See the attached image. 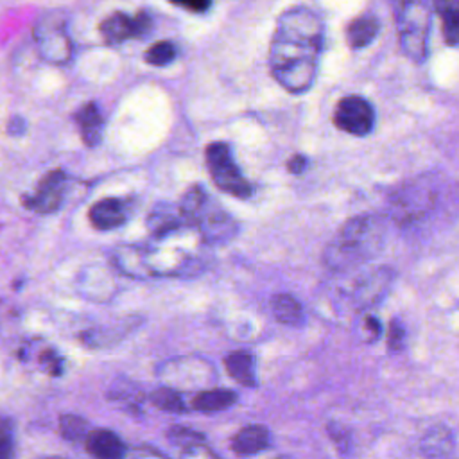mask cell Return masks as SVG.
<instances>
[{
    "instance_id": "cell-1",
    "label": "cell",
    "mask_w": 459,
    "mask_h": 459,
    "mask_svg": "<svg viewBox=\"0 0 459 459\" xmlns=\"http://www.w3.org/2000/svg\"><path fill=\"white\" fill-rule=\"evenodd\" d=\"M325 43L323 16L307 5L285 9L269 48L273 77L290 93H305L316 81Z\"/></svg>"
},
{
    "instance_id": "cell-2",
    "label": "cell",
    "mask_w": 459,
    "mask_h": 459,
    "mask_svg": "<svg viewBox=\"0 0 459 459\" xmlns=\"http://www.w3.org/2000/svg\"><path fill=\"white\" fill-rule=\"evenodd\" d=\"M385 237L387 224L382 215H353L326 244L323 264L328 271L333 273H346L360 267L382 251Z\"/></svg>"
},
{
    "instance_id": "cell-3",
    "label": "cell",
    "mask_w": 459,
    "mask_h": 459,
    "mask_svg": "<svg viewBox=\"0 0 459 459\" xmlns=\"http://www.w3.org/2000/svg\"><path fill=\"white\" fill-rule=\"evenodd\" d=\"M430 5L421 0H403L394 4V23L398 45L407 59L416 65L425 63L429 56Z\"/></svg>"
},
{
    "instance_id": "cell-4",
    "label": "cell",
    "mask_w": 459,
    "mask_h": 459,
    "mask_svg": "<svg viewBox=\"0 0 459 459\" xmlns=\"http://www.w3.org/2000/svg\"><path fill=\"white\" fill-rule=\"evenodd\" d=\"M206 165L212 179L222 192L235 197H249L253 188L249 181L240 174L238 167L231 158V149L224 142H213L206 147Z\"/></svg>"
},
{
    "instance_id": "cell-5",
    "label": "cell",
    "mask_w": 459,
    "mask_h": 459,
    "mask_svg": "<svg viewBox=\"0 0 459 459\" xmlns=\"http://www.w3.org/2000/svg\"><path fill=\"white\" fill-rule=\"evenodd\" d=\"M333 124L348 134L366 136L375 127V109L364 97L346 95L333 109Z\"/></svg>"
},
{
    "instance_id": "cell-6",
    "label": "cell",
    "mask_w": 459,
    "mask_h": 459,
    "mask_svg": "<svg viewBox=\"0 0 459 459\" xmlns=\"http://www.w3.org/2000/svg\"><path fill=\"white\" fill-rule=\"evenodd\" d=\"M66 176L63 170L48 172L34 190L32 195L23 197V204L36 213H52L63 204Z\"/></svg>"
},
{
    "instance_id": "cell-7",
    "label": "cell",
    "mask_w": 459,
    "mask_h": 459,
    "mask_svg": "<svg viewBox=\"0 0 459 459\" xmlns=\"http://www.w3.org/2000/svg\"><path fill=\"white\" fill-rule=\"evenodd\" d=\"M434 199V194L429 185H407L400 188L391 204H393V217L396 221H412L420 213H425L430 206V201Z\"/></svg>"
},
{
    "instance_id": "cell-8",
    "label": "cell",
    "mask_w": 459,
    "mask_h": 459,
    "mask_svg": "<svg viewBox=\"0 0 459 459\" xmlns=\"http://www.w3.org/2000/svg\"><path fill=\"white\" fill-rule=\"evenodd\" d=\"M147 29H149V20L145 14H138L136 18H131L124 13H115L100 23V34L111 45L122 43L134 36H142Z\"/></svg>"
},
{
    "instance_id": "cell-9",
    "label": "cell",
    "mask_w": 459,
    "mask_h": 459,
    "mask_svg": "<svg viewBox=\"0 0 459 459\" xmlns=\"http://www.w3.org/2000/svg\"><path fill=\"white\" fill-rule=\"evenodd\" d=\"M195 222L199 224V231L203 238L212 244L228 242L237 233L235 221L226 212H221V210H212V212L203 210Z\"/></svg>"
},
{
    "instance_id": "cell-10",
    "label": "cell",
    "mask_w": 459,
    "mask_h": 459,
    "mask_svg": "<svg viewBox=\"0 0 459 459\" xmlns=\"http://www.w3.org/2000/svg\"><path fill=\"white\" fill-rule=\"evenodd\" d=\"M86 448L97 459H122L124 443L120 437L106 429H97L86 436Z\"/></svg>"
},
{
    "instance_id": "cell-11",
    "label": "cell",
    "mask_w": 459,
    "mask_h": 459,
    "mask_svg": "<svg viewBox=\"0 0 459 459\" xmlns=\"http://www.w3.org/2000/svg\"><path fill=\"white\" fill-rule=\"evenodd\" d=\"M380 22L375 13H362L346 25V41L351 48L368 47L378 34Z\"/></svg>"
},
{
    "instance_id": "cell-12",
    "label": "cell",
    "mask_w": 459,
    "mask_h": 459,
    "mask_svg": "<svg viewBox=\"0 0 459 459\" xmlns=\"http://www.w3.org/2000/svg\"><path fill=\"white\" fill-rule=\"evenodd\" d=\"M391 273L387 269H377L373 274L364 276L353 289V299L359 307H369L385 292Z\"/></svg>"
},
{
    "instance_id": "cell-13",
    "label": "cell",
    "mask_w": 459,
    "mask_h": 459,
    "mask_svg": "<svg viewBox=\"0 0 459 459\" xmlns=\"http://www.w3.org/2000/svg\"><path fill=\"white\" fill-rule=\"evenodd\" d=\"M90 221L97 230H113L126 222V210L118 199H100L90 208Z\"/></svg>"
},
{
    "instance_id": "cell-14",
    "label": "cell",
    "mask_w": 459,
    "mask_h": 459,
    "mask_svg": "<svg viewBox=\"0 0 459 459\" xmlns=\"http://www.w3.org/2000/svg\"><path fill=\"white\" fill-rule=\"evenodd\" d=\"M75 120L81 127V136L86 142V145H97L100 142L102 131H104V118H102L97 104L90 102V104L82 106L75 113Z\"/></svg>"
},
{
    "instance_id": "cell-15",
    "label": "cell",
    "mask_w": 459,
    "mask_h": 459,
    "mask_svg": "<svg viewBox=\"0 0 459 459\" xmlns=\"http://www.w3.org/2000/svg\"><path fill=\"white\" fill-rule=\"evenodd\" d=\"M267 445H269V432L265 427H260V425L244 427L231 439V448L242 455L256 454L264 450Z\"/></svg>"
},
{
    "instance_id": "cell-16",
    "label": "cell",
    "mask_w": 459,
    "mask_h": 459,
    "mask_svg": "<svg viewBox=\"0 0 459 459\" xmlns=\"http://www.w3.org/2000/svg\"><path fill=\"white\" fill-rule=\"evenodd\" d=\"M434 7L441 20L446 45L459 47V0H437Z\"/></svg>"
},
{
    "instance_id": "cell-17",
    "label": "cell",
    "mask_w": 459,
    "mask_h": 459,
    "mask_svg": "<svg viewBox=\"0 0 459 459\" xmlns=\"http://www.w3.org/2000/svg\"><path fill=\"white\" fill-rule=\"evenodd\" d=\"M226 369L242 385H255V360L247 351H233L226 357Z\"/></svg>"
},
{
    "instance_id": "cell-18",
    "label": "cell",
    "mask_w": 459,
    "mask_h": 459,
    "mask_svg": "<svg viewBox=\"0 0 459 459\" xmlns=\"http://www.w3.org/2000/svg\"><path fill=\"white\" fill-rule=\"evenodd\" d=\"M183 221H186V219L179 208L172 210L170 206H161L160 210H156L149 215L147 222H149V230L152 231V235L165 237L170 231L178 230Z\"/></svg>"
},
{
    "instance_id": "cell-19",
    "label": "cell",
    "mask_w": 459,
    "mask_h": 459,
    "mask_svg": "<svg viewBox=\"0 0 459 459\" xmlns=\"http://www.w3.org/2000/svg\"><path fill=\"white\" fill-rule=\"evenodd\" d=\"M274 317L283 325H299L303 319V308L290 294H276L271 301Z\"/></svg>"
},
{
    "instance_id": "cell-20",
    "label": "cell",
    "mask_w": 459,
    "mask_h": 459,
    "mask_svg": "<svg viewBox=\"0 0 459 459\" xmlns=\"http://www.w3.org/2000/svg\"><path fill=\"white\" fill-rule=\"evenodd\" d=\"M237 400V394L233 391H228V389H212V391H203L199 393L192 405L194 409L197 411H203V412H212V411H221V409H226L230 405H233Z\"/></svg>"
},
{
    "instance_id": "cell-21",
    "label": "cell",
    "mask_w": 459,
    "mask_h": 459,
    "mask_svg": "<svg viewBox=\"0 0 459 459\" xmlns=\"http://www.w3.org/2000/svg\"><path fill=\"white\" fill-rule=\"evenodd\" d=\"M452 446V436L445 427L430 429L421 439V450L429 457H441Z\"/></svg>"
},
{
    "instance_id": "cell-22",
    "label": "cell",
    "mask_w": 459,
    "mask_h": 459,
    "mask_svg": "<svg viewBox=\"0 0 459 459\" xmlns=\"http://www.w3.org/2000/svg\"><path fill=\"white\" fill-rule=\"evenodd\" d=\"M206 201H208V197H206L204 190L199 185H195L183 195V199L179 203V210L186 221L195 222L197 217L201 215V212L206 208Z\"/></svg>"
},
{
    "instance_id": "cell-23",
    "label": "cell",
    "mask_w": 459,
    "mask_h": 459,
    "mask_svg": "<svg viewBox=\"0 0 459 459\" xmlns=\"http://www.w3.org/2000/svg\"><path fill=\"white\" fill-rule=\"evenodd\" d=\"M178 48L170 41H158L145 52V61L152 66H165L176 59Z\"/></svg>"
},
{
    "instance_id": "cell-24",
    "label": "cell",
    "mask_w": 459,
    "mask_h": 459,
    "mask_svg": "<svg viewBox=\"0 0 459 459\" xmlns=\"http://www.w3.org/2000/svg\"><path fill=\"white\" fill-rule=\"evenodd\" d=\"M151 402L158 407V409H163V411H170V412H178V411H183V400L181 396L169 389V387H160L156 389L152 394H151Z\"/></svg>"
},
{
    "instance_id": "cell-25",
    "label": "cell",
    "mask_w": 459,
    "mask_h": 459,
    "mask_svg": "<svg viewBox=\"0 0 459 459\" xmlns=\"http://www.w3.org/2000/svg\"><path fill=\"white\" fill-rule=\"evenodd\" d=\"M84 427H86V423H84V420H81L79 416L68 414V416H63V418H61V432H63L68 439H75V437L82 436V434H84Z\"/></svg>"
},
{
    "instance_id": "cell-26",
    "label": "cell",
    "mask_w": 459,
    "mask_h": 459,
    "mask_svg": "<svg viewBox=\"0 0 459 459\" xmlns=\"http://www.w3.org/2000/svg\"><path fill=\"white\" fill-rule=\"evenodd\" d=\"M11 452H13L11 423L2 420L0 421V459H11Z\"/></svg>"
},
{
    "instance_id": "cell-27",
    "label": "cell",
    "mask_w": 459,
    "mask_h": 459,
    "mask_svg": "<svg viewBox=\"0 0 459 459\" xmlns=\"http://www.w3.org/2000/svg\"><path fill=\"white\" fill-rule=\"evenodd\" d=\"M380 332H382V326H380L378 319H377V317H373V316H366V317H364V321H362L360 337H362L366 342H373V341H377V339H378Z\"/></svg>"
},
{
    "instance_id": "cell-28",
    "label": "cell",
    "mask_w": 459,
    "mask_h": 459,
    "mask_svg": "<svg viewBox=\"0 0 459 459\" xmlns=\"http://www.w3.org/2000/svg\"><path fill=\"white\" fill-rule=\"evenodd\" d=\"M403 342V326L393 319L391 326H389V337H387V344L391 350H400Z\"/></svg>"
},
{
    "instance_id": "cell-29",
    "label": "cell",
    "mask_w": 459,
    "mask_h": 459,
    "mask_svg": "<svg viewBox=\"0 0 459 459\" xmlns=\"http://www.w3.org/2000/svg\"><path fill=\"white\" fill-rule=\"evenodd\" d=\"M305 167H307V158H305V156H301V154L292 156V158L289 160V163H287V169H289L292 174H299V172H303V170H305Z\"/></svg>"
},
{
    "instance_id": "cell-30",
    "label": "cell",
    "mask_w": 459,
    "mask_h": 459,
    "mask_svg": "<svg viewBox=\"0 0 459 459\" xmlns=\"http://www.w3.org/2000/svg\"><path fill=\"white\" fill-rule=\"evenodd\" d=\"M178 5L188 9V11H204L210 7V2H178Z\"/></svg>"
}]
</instances>
